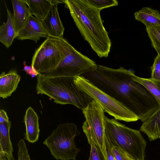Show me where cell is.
<instances>
[{
    "label": "cell",
    "mask_w": 160,
    "mask_h": 160,
    "mask_svg": "<svg viewBox=\"0 0 160 160\" xmlns=\"http://www.w3.org/2000/svg\"><path fill=\"white\" fill-rule=\"evenodd\" d=\"M84 39L100 58L108 57L111 42L103 24L101 10L87 0H63Z\"/></svg>",
    "instance_id": "obj_1"
},
{
    "label": "cell",
    "mask_w": 160,
    "mask_h": 160,
    "mask_svg": "<svg viewBox=\"0 0 160 160\" xmlns=\"http://www.w3.org/2000/svg\"><path fill=\"white\" fill-rule=\"evenodd\" d=\"M36 76L37 94H45L57 103L72 105L82 110L93 100L76 85L74 77Z\"/></svg>",
    "instance_id": "obj_2"
},
{
    "label": "cell",
    "mask_w": 160,
    "mask_h": 160,
    "mask_svg": "<svg viewBox=\"0 0 160 160\" xmlns=\"http://www.w3.org/2000/svg\"><path fill=\"white\" fill-rule=\"evenodd\" d=\"M105 136L111 144L124 150L133 160H145L147 142L140 131L115 119L105 116Z\"/></svg>",
    "instance_id": "obj_3"
},
{
    "label": "cell",
    "mask_w": 160,
    "mask_h": 160,
    "mask_svg": "<svg viewBox=\"0 0 160 160\" xmlns=\"http://www.w3.org/2000/svg\"><path fill=\"white\" fill-rule=\"evenodd\" d=\"M77 126L74 123L59 124L43 142L57 160H76L80 150L75 142L78 134Z\"/></svg>",
    "instance_id": "obj_4"
},
{
    "label": "cell",
    "mask_w": 160,
    "mask_h": 160,
    "mask_svg": "<svg viewBox=\"0 0 160 160\" xmlns=\"http://www.w3.org/2000/svg\"><path fill=\"white\" fill-rule=\"evenodd\" d=\"M74 81L81 89L97 102L104 111L114 119L126 122H135L138 117L123 104L93 85L81 76L74 78Z\"/></svg>",
    "instance_id": "obj_5"
},
{
    "label": "cell",
    "mask_w": 160,
    "mask_h": 160,
    "mask_svg": "<svg viewBox=\"0 0 160 160\" xmlns=\"http://www.w3.org/2000/svg\"><path fill=\"white\" fill-rule=\"evenodd\" d=\"M60 39L63 48V58L53 71L42 76L46 78L75 77L89 71L97 65L94 61L77 51L66 39L63 38Z\"/></svg>",
    "instance_id": "obj_6"
},
{
    "label": "cell",
    "mask_w": 160,
    "mask_h": 160,
    "mask_svg": "<svg viewBox=\"0 0 160 160\" xmlns=\"http://www.w3.org/2000/svg\"><path fill=\"white\" fill-rule=\"evenodd\" d=\"M64 57L60 38L48 36L36 50L31 67L36 75L44 76L54 69Z\"/></svg>",
    "instance_id": "obj_7"
},
{
    "label": "cell",
    "mask_w": 160,
    "mask_h": 160,
    "mask_svg": "<svg viewBox=\"0 0 160 160\" xmlns=\"http://www.w3.org/2000/svg\"><path fill=\"white\" fill-rule=\"evenodd\" d=\"M85 120L82 128L88 143L91 141L96 144L103 155L106 156L105 132L104 111L100 105L93 100L82 110Z\"/></svg>",
    "instance_id": "obj_8"
},
{
    "label": "cell",
    "mask_w": 160,
    "mask_h": 160,
    "mask_svg": "<svg viewBox=\"0 0 160 160\" xmlns=\"http://www.w3.org/2000/svg\"><path fill=\"white\" fill-rule=\"evenodd\" d=\"M48 36L41 20L31 15L27 23L19 32L16 38L21 40L30 39L37 43L41 38H47Z\"/></svg>",
    "instance_id": "obj_9"
},
{
    "label": "cell",
    "mask_w": 160,
    "mask_h": 160,
    "mask_svg": "<svg viewBox=\"0 0 160 160\" xmlns=\"http://www.w3.org/2000/svg\"><path fill=\"white\" fill-rule=\"evenodd\" d=\"M52 1L53 4L46 17L41 20L42 23L48 36L62 38L65 28L58 13V3L55 0Z\"/></svg>",
    "instance_id": "obj_10"
},
{
    "label": "cell",
    "mask_w": 160,
    "mask_h": 160,
    "mask_svg": "<svg viewBox=\"0 0 160 160\" xmlns=\"http://www.w3.org/2000/svg\"><path fill=\"white\" fill-rule=\"evenodd\" d=\"M38 117L36 112L31 107L28 108L24 117L26 127L24 138L30 143H33L38 140L40 131Z\"/></svg>",
    "instance_id": "obj_11"
},
{
    "label": "cell",
    "mask_w": 160,
    "mask_h": 160,
    "mask_svg": "<svg viewBox=\"0 0 160 160\" xmlns=\"http://www.w3.org/2000/svg\"><path fill=\"white\" fill-rule=\"evenodd\" d=\"M21 77L16 70H12L7 73L2 72L0 76V97L6 98L11 96L18 87Z\"/></svg>",
    "instance_id": "obj_12"
},
{
    "label": "cell",
    "mask_w": 160,
    "mask_h": 160,
    "mask_svg": "<svg viewBox=\"0 0 160 160\" xmlns=\"http://www.w3.org/2000/svg\"><path fill=\"white\" fill-rule=\"evenodd\" d=\"M11 2L13 10V24L18 35L27 23L31 15L24 0H12Z\"/></svg>",
    "instance_id": "obj_13"
},
{
    "label": "cell",
    "mask_w": 160,
    "mask_h": 160,
    "mask_svg": "<svg viewBox=\"0 0 160 160\" xmlns=\"http://www.w3.org/2000/svg\"><path fill=\"white\" fill-rule=\"evenodd\" d=\"M140 130L147 135L150 141L160 138V107L143 122Z\"/></svg>",
    "instance_id": "obj_14"
},
{
    "label": "cell",
    "mask_w": 160,
    "mask_h": 160,
    "mask_svg": "<svg viewBox=\"0 0 160 160\" xmlns=\"http://www.w3.org/2000/svg\"><path fill=\"white\" fill-rule=\"evenodd\" d=\"M5 3L8 18L6 22H4L0 27V42L7 48H8L12 45L14 38L17 37L18 34L13 24V15Z\"/></svg>",
    "instance_id": "obj_15"
},
{
    "label": "cell",
    "mask_w": 160,
    "mask_h": 160,
    "mask_svg": "<svg viewBox=\"0 0 160 160\" xmlns=\"http://www.w3.org/2000/svg\"><path fill=\"white\" fill-rule=\"evenodd\" d=\"M137 20L146 27H160V13L158 11L148 7L142 8L134 13Z\"/></svg>",
    "instance_id": "obj_16"
},
{
    "label": "cell",
    "mask_w": 160,
    "mask_h": 160,
    "mask_svg": "<svg viewBox=\"0 0 160 160\" xmlns=\"http://www.w3.org/2000/svg\"><path fill=\"white\" fill-rule=\"evenodd\" d=\"M31 15L41 20L46 17L53 3L51 0H24Z\"/></svg>",
    "instance_id": "obj_17"
},
{
    "label": "cell",
    "mask_w": 160,
    "mask_h": 160,
    "mask_svg": "<svg viewBox=\"0 0 160 160\" xmlns=\"http://www.w3.org/2000/svg\"><path fill=\"white\" fill-rule=\"evenodd\" d=\"M11 122L0 123V152L13 154V148L10 136Z\"/></svg>",
    "instance_id": "obj_18"
},
{
    "label": "cell",
    "mask_w": 160,
    "mask_h": 160,
    "mask_svg": "<svg viewBox=\"0 0 160 160\" xmlns=\"http://www.w3.org/2000/svg\"><path fill=\"white\" fill-rule=\"evenodd\" d=\"M133 79L144 86L154 97L160 104V81L151 78H141L135 74Z\"/></svg>",
    "instance_id": "obj_19"
},
{
    "label": "cell",
    "mask_w": 160,
    "mask_h": 160,
    "mask_svg": "<svg viewBox=\"0 0 160 160\" xmlns=\"http://www.w3.org/2000/svg\"><path fill=\"white\" fill-rule=\"evenodd\" d=\"M152 45L156 51H160V27H146Z\"/></svg>",
    "instance_id": "obj_20"
},
{
    "label": "cell",
    "mask_w": 160,
    "mask_h": 160,
    "mask_svg": "<svg viewBox=\"0 0 160 160\" xmlns=\"http://www.w3.org/2000/svg\"><path fill=\"white\" fill-rule=\"evenodd\" d=\"M92 6L98 9L102 10L105 8L118 5V2L116 0H87Z\"/></svg>",
    "instance_id": "obj_21"
},
{
    "label": "cell",
    "mask_w": 160,
    "mask_h": 160,
    "mask_svg": "<svg viewBox=\"0 0 160 160\" xmlns=\"http://www.w3.org/2000/svg\"><path fill=\"white\" fill-rule=\"evenodd\" d=\"M89 143L91 146V150L88 160H105L101 151L94 142L92 140Z\"/></svg>",
    "instance_id": "obj_22"
},
{
    "label": "cell",
    "mask_w": 160,
    "mask_h": 160,
    "mask_svg": "<svg viewBox=\"0 0 160 160\" xmlns=\"http://www.w3.org/2000/svg\"><path fill=\"white\" fill-rule=\"evenodd\" d=\"M111 151L115 160H133L125 151L117 146L112 145Z\"/></svg>",
    "instance_id": "obj_23"
},
{
    "label": "cell",
    "mask_w": 160,
    "mask_h": 160,
    "mask_svg": "<svg viewBox=\"0 0 160 160\" xmlns=\"http://www.w3.org/2000/svg\"><path fill=\"white\" fill-rule=\"evenodd\" d=\"M18 160H31L28 148L24 140L21 139L18 144Z\"/></svg>",
    "instance_id": "obj_24"
},
{
    "label": "cell",
    "mask_w": 160,
    "mask_h": 160,
    "mask_svg": "<svg viewBox=\"0 0 160 160\" xmlns=\"http://www.w3.org/2000/svg\"><path fill=\"white\" fill-rule=\"evenodd\" d=\"M151 78L160 81V56L158 53L155 58L151 68Z\"/></svg>",
    "instance_id": "obj_25"
},
{
    "label": "cell",
    "mask_w": 160,
    "mask_h": 160,
    "mask_svg": "<svg viewBox=\"0 0 160 160\" xmlns=\"http://www.w3.org/2000/svg\"><path fill=\"white\" fill-rule=\"evenodd\" d=\"M105 143L106 156L105 160H115L111 151L112 145L106 137L105 138Z\"/></svg>",
    "instance_id": "obj_26"
},
{
    "label": "cell",
    "mask_w": 160,
    "mask_h": 160,
    "mask_svg": "<svg viewBox=\"0 0 160 160\" xmlns=\"http://www.w3.org/2000/svg\"><path fill=\"white\" fill-rule=\"evenodd\" d=\"M9 118L6 111L3 109L0 111V123L8 122Z\"/></svg>",
    "instance_id": "obj_27"
},
{
    "label": "cell",
    "mask_w": 160,
    "mask_h": 160,
    "mask_svg": "<svg viewBox=\"0 0 160 160\" xmlns=\"http://www.w3.org/2000/svg\"><path fill=\"white\" fill-rule=\"evenodd\" d=\"M0 160H15L13 154H10L6 152H0Z\"/></svg>",
    "instance_id": "obj_28"
},
{
    "label": "cell",
    "mask_w": 160,
    "mask_h": 160,
    "mask_svg": "<svg viewBox=\"0 0 160 160\" xmlns=\"http://www.w3.org/2000/svg\"><path fill=\"white\" fill-rule=\"evenodd\" d=\"M158 53L160 56V51H156Z\"/></svg>",
    "instance_id": "obj_29"
},
{
    "label": "cell",
    "mask_w": 160,
    "mask_h": 160,
    "mask_svg": "<svg viewBox=\"0 0 160 160\" xmlns=\"http://www.w3.org/2000/svg\"></svg>",
    "instance_id": "obj_30"
}]
</instances>
